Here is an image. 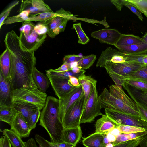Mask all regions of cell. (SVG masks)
<instances>
[{"label":"cell","mask_w":147,"mask_h":147,"mask_svg":"<svg viewBox=\"0 0 147 147\" xmlns=\"http://www.w3.org/2000/svg\"><path fill=\"white\" fill-rule=\"evenodd\" d=\"M11 107L16 113H20L27 123L30 127V118L32 115L39 108L36 105L27 102L14 100L12 102Z\"/></svg>","instance_id":"2e32d148"},{"label":"cell","mask_w":147,"mask_h":147,"mask_svg":"<svg viewBox=\"0 0 147 147\" xmlns=\"http://www.w3.org/2000/svg\"><path fill=\"white\" fill-rule=\"evenodd\" d=\"M41 109H39L36 111L32 114L30 118L31 126L30 127L31 130L35 128L36 126L37 123L40 119Z\"/></svg>","instance_id":"b9f144b4"},{"label":"cell","mask_w":147,"mask_h":147,"mask_svg":"<svg viewBox=\"0 0 147 147\" xmlns=\"http://www.w3.org/2000/svg\"><path fill=\"white\" fill-rule=\"evenodd\" d=\"M107 138L110 143H113L115 140L116 136L109 132L106 134Z\"/></svg>","instance_id":"9f6ffc18"},{"label":"cell","mask_w":147,"mask_h":147,"mask_svg":"<svg viewBox=\"0 0 147 147\" xmlns=\"http://www.w3.org/2000/svg\"><path fill=\"white\" fill-rule=\"evenodd\" d=\"M4 42L10 55L11 66L8 78L11 82L13 91L21 88L37 87L32 77L36 64L34 51L22 48L19 36L13 30L6 33Z\"/></svg>","instance_id":"6da1fadb"},{"label":"cell","mask_w":147,"mask_h":147,"mask_svg":"<svg viewBox=\"0 0 147 147\" xmlns=\"http://www.w3.org/2000/svg\"><path fill=\"white\" fill-rule=\"evenodd\" d=\"M36 147H38V146L37 145Z\"/></svg>","instance_id":"e7e4bbea"},{"label":"cell","mask_w":147,"mask_h":147,"mask_svg":"<svg viewBox=\"0 0 147 147\" xmlns=\"http://www.w3.org/2000/svg\"><path fill=\"white\" fill-rule=\"evenodd\" d=\"M122 34L114 29H103L91 33L92 37L98 39L101 43L115 45Z\"/></svg>","instance_id":"5bb4252c"},{"label":"cell","mask_w":147,"mask_h":147,"mask_svg":"<svg viewBox=\"0 0 147 147\" xmlns=\"http://www.w3.org/2000/svg\"><path fill=\"white\" fill-rule=\"evenodd\" d=\"M126 80H134L147 82V65H144L136 71L124 76L122 79L123 82Z\"/></svg>","instance_id":"4dcf8cb0"},{"label":"cell","mask_w":147,"mask_h":147,"mask_svg":"<svg viewBox=\"0 0 147 147\" xmlns=\"http://www.w3.org/2000/svg\"><path fill=\"white\" fill-rule=\"evenodd\" d=\"M117 128L122 134L135 133L147 131L143 128L132 126L119 125Z\"/></svg>","instance_id":"f35d334b"},{"label":"cell","mask_w":147,"mask_h":147,"mask_svg":"<svg viewBox=\"0 0 147 147\" xmlns=\"http://www.w3.org/2000/svg\"><path fill=\"white\" fill-rule=\"evenodd\" d=\"M36 142L33 138L29 139L26 142V147H36Z\"/></svg>","instance_id":"db71d44e"},{"label":"cell","mask_w":147,"mask_h":147,"mask_svg":"<svg viewBox=\"0 0 147 147\" xmlns=\"http://www.w3.org/2000/svg\"><path fill=\"white\" fill-rule=\"evenodd\" d=\"M122 86L136 103L139 104L147 110V93L131 86L125 82Z\"/></svg>","instance_id":"ffe728a7"},{"label":"cell","mask_w":147,"mask_h":147,"mask_svg":"<svg viewBox=\"0 0 147 147\" xmlns=\"http://www.w3.org/2000/svg\"><path fill=\"white\" fill-rule=\"evenodd\" d=\"M113 145L112 143H109L106 145L105 147H113Z\"/></svg>","instance_id":"be15d7a7"},{"label":"cell","mask_w":147,"mask_h":147,"mask_svg":"<svg viewBox=\"0 0 147 147\" xmlns=\"http://www.w3.org/2000/svg\"><path fill=\"white\" fill-rule=\"evenodd\" d=\"M120 51L127 54H142L147 53V44H134L117 48Z\"/></svg>","instance_id":"f1b7e54d"},{"label":"cell","mask_w":147,"mask_h":147,"mask_svg":"<svg viewBox=\"0 0 147 147\" xmlns=\"http://www.w3.org/2000/svg\"><path fill=\"white\" fill-rule=\"evenodd\" d=\"M105 114L119 125L143 128L147 131V122L141 117L126 114L117 111L105 109Z\"/></svg>","instance_id":"9c48e42d"},{"label":"cell","mask_w":147,"mask_h":147,"mask_svg":"<svg viewBox=\"0 0 147 147\" xmlns=\"http://www.w3.org/2000/svg\"><path fill=\"white\" fill-rule=\"evenodd\" d=\"M10 126L11 129L21 138L29 137L31 131L26 120L19 112L16 113Z\"/></svg>","instance_id":"ac0fdd59"},{"label":"cell","mask_w":147,"mask_h":147,"mask_svg":"<svg viewBox=\"0 0 147 147\" xmlns=\"http://www.w3.org/2000/svg\"><path fill=\"white\" fill-rule=\"evenodd\" d=\"M142 38L144 42L147 44V32L145 33Z\"/></svg>","instance_id":"94428289"},{"label":"cell","mask_w":147,"mask_h":147,"mask_svg":"<svg viewBox=\"0 0 147 147\" xmlns=\"http://www.w3.org/2000/svg\"><path fill=\"white\" fill-rule=\"evenodd\" d=\"M104 134L94 133L83 138L82 144L86 147H105L103 143Z\"/></svg>","instance_id":"d4e9b609"},{"label":"cell","mask_w":147,"mask_h":147,"mask_svg":"<svg viewBox=\"0 0 147 147\" xmlns=\"http://www.w3.org/2000/svg\"><path fill=\"white\" fill-rule=\"evenodd\" d=\"M78 79L84 94V102L82 113L86 104L91 94L92 88L94 85H96L97 81L90 76L86 75L84 74L79 76Z\"/></svg>","instance_id":"44dd1931"},{"label":"cell","mask_w":147,"mask_h":147,"mask_svg":"<svg viewBox=\"0 0 147 147\" xmlns=\"http://www.w3.org/2000/svg\"><path fill=\"white\" fill-rule=\"evenodd\" d=\"M3 134L9 140L12 147H26V142H24L22 138L12 130L5 129Z\"/></svg>","instance_id":"f546056e"},{"label":"cell","mask_w":147,"mask_h":147,"mask_svg":"<svg viewBox=\"0 0 147 147\" xmlns=\"http://www.w3.org/2000/svg\"><path fill=\"white\" fill-rule=\"evenodd\" d=\"M119 125L106 115H103L96 122L95 133L106 134L113 129L117 128Z\"/></svg>","instance_id":"d6986e66"},{"label":"cell","mask_w":147,"mask_h":147,"mask_svg":"<svg viewBox=\"0 0 147 147\" xmlns=\"http://www.w3.org/2000/svg\"><path fill=\"white\" fill-rule=\"evenodd\" d=\"M144 43L142 38L139 36L132 34H122L115 46L117 48L120 47Z\"/></svg>","instance_id":"4316f807"},{"label":"cell","mask_w":147,"mask_h":147,"mask_svg":"<svg viewBox=\"0 0 147 147\" xmlns=\"http://www.w3.org/2000/svg\"><path fill=\"white\" fill-rule=\"evenodd\" d=\"M125 82L143 92L147 93V82L132 80H126Z\"/></svg>","instance_id":"60d3db41"},{"label":"cell","mask_w":147,"mask_h":147,"mask_svg":"<svg viewBox=\"0 0 147 147\" xmlns=\"http://www.w3.org/2000/svg\"><path fill=\"white\" fill-rule=\"evenodd\" d=\"M145 136H142L135 139L128 147H137L144 140Z\"/></svg>","instance_id":"f5cc1de1"},{"label":"cell","mask_w":147,"mask_h":147,"mask_svg":"<svg viewBox=\"0 0 147 147\" xmlns=\"http://www.w3.org/2000/svg\"><path fill=\"white\" fill-rule=\"evenodd\" d=\"M24 11L28 13L30 17L45 12H53L50 7L42 0H22L19 13Z\"/></svg>","instance_id":"30bf717a"},{"label":"cell","mask_w":147,"mask_h":147,"mask_svg":"<svg viewBox=\"0 0 147 147\" xmlns=\"http://www.w3.org/2000/svg\"><path fill=\"white\" fill-rule=\"evenodd\" d=\"M83 93L82 87L81 86L78 88H75L67 94L59 99V115L62 122L65 113Z\"/></svg>","instance_id":"7c38bea8"},{"label":"cell","mask_w":147,"mask_h":147,"mask_svg":"<svg viewBox=\"0 0 147 147\" xmlns=\"http://www.w3.org/2000/svg\"><path fill=\"white\" fill-rule=\"evenodd\" d=\"M125 62L126 60L123 56V52L109 47L102 51L96 66L97 67L102 68L105 63L108 62L119 63Z\"/></svg>","instance_id":"4fadbf2b"},{"label":"cell","mask_w":147,"mask_h":147,"mask_svg":"<svg viewBox=\"0 0 147 147\" xmlns=\"http://www.w3.org/2000/svg\"><path fill=\"white\" fill-rule=\"evenodd\" d=\"M0 147H11L8 139L5 136H1L0 139Z\"/></svg>","instance_id":"c3c4849f"},{"label":"cell","mask_w":147,"mask_h":147,"mask_svg":"<svg viewBox=\"0 0 147 147\" xmlns=\"http://www.w3.org/2000/svg\"><path fill=\"white\" fill-rule=\"evenodd\" d=\"M110 1L115 5L117 10L119 11H121L123 6H124L125 2V0H111Z\"/></svg>","instance_id":"681fc988"},{"label":"cell","mask_w":147,"mask_h":147,"mask_svg":"<svg viewBox=\"0 0 147 147\" xmlns=\"http://www.w3.org/2000/svg\"><path fill=\"white\" fill-rule=\"evenodd\" d=\"M47 97L46 93L40 91L37 87L21 88L12 91V100H20L31 103L41 109L45 106Z\"/></svg>","instance_id":"8992f818"},{"label":"cell","mask_w":147,"mask_h":147,"mask_svg":"<svg viewBox=\"0 0 147 147\" xmlns=\"http://www.w3.org/2000/svg\"><path fill=\"white\" fill-rule=\"evenodd\" d=\"M103 143L105 145V146L110 143L108 139H107L106 134H104Z\"/></svg>","instance_id":"91938a15"},{"label":"cell","mask_w":147,"mask_h":147,"mask_svg":"<svg viewBox=\"0 0 147 147\" xmlns=\"http://www.w3.org/2000/svg\"><path fill=\"white\" fill-rule=\"evenodd\" d=\"M96 86V85H94L92 88L90 96L82 112L80 124L90 123L93 121L96 117L103 115L101 111L102 108Z\"/></svg>","instance_id":"52a82bcc"},{"label":"cell","mask_w":147,"mask_h":147,"mask_svg":"<svg viewBox=\"0 0 147 147\" xmlns=\"http://www.w3.org/2000/svg\"><path fill=\"white\" fill-rule=\"evenodd\" d=\"M139 146V147H147V135L145 136L144 139Z\"/></svg>","instance_id":"680465c9"},{"label":"cell","mask_w":147,"mask_h":147,"mask_svg":"<svg viewBox=\"0 0 147 147\" xmlns=\"http://www.w3.org/2000/svg\"><path fill=\"white\" fill-rule=\"evenodd\" d=\"M123 55L126 59V62L144 65L143 59L147 55V53L142 54H130L123 53Z\"/></svg>","instance_id":"d590c367"},{"label":"cell","mask_w":147,"mask_h":147,"mask_svg":"<svg viewBox=\"0 0 147 147\" xmlns=\"http://www.w3.org/2000/svg\"><path fill=\"white\" fill-rule=\"evenodd\" d=\"M129 3L133 5L147 18V0H126Z\"/></svg>","instance_id":"8d00e7d4"},{"label":"cell","mask_w":147,"mask_h":147,"mask_svg":"<svg viewBox=\"0 0 147 147\" xmlns=\"http://www.w3.org/2000/svg\"><path fill=\"white\" fill-rule=\"evenodd\" d=\"M36 25L32 21L23 22L20 27L19 37L22 48L28 51H35L43 44L47 34L39 33L35 29Z\"/></svg>","instance_id":"277c9868"},{"label":"cell","mask_w":147,"mask_h":147,"mask_svg":"<svg viewBox=\"0 0 147 147\" xmlns=\"http://www.w3.org/2000/svg\"><path fill=\"white\" fill-rule=\"evenodd\" d=\"M47 76L62 77L69 79L70 76H74L78 78L79 76L74 74L71 70L63 72L55 71L54 69H50L46 71Z\"/></svg>","instance_id":"74e56055"},{"label":"cell","mask_w":147,"mask_h":147,"mask_svg":"<svg viewBox=\"0 0 147 147\" xmlns=\"http://www.w3.org/2000/svg\"><path fill=\"white\" fill-rule=\"evenodd\" d=\"M72 28L75 30L77 34L78 38V43L85 45L89 41V38L82 28L81 23L73 24Z\"/></svg>","instance_id":"e575fe53"},{"label":"cell","mask_w":147,"mask_h":147,"mask_svg":"<svg viewBox=\"0 0 147 147\" xmlns=\"http://www.w3.org/2000/svg\"><path fill=\"white\" fill-rule=\"evenodd\" d=\"M82 135L80 126L65 129L63 131L64 142L73 145L75 147L80 140Z\"/></svg>","instance_id":"cb8c5ba5"},{"label":"cell","mask_w":147,"mask_h":147,"mask_svg":"<svg viewBox=\"0 0 147 147\" xmlns=\"http://www.w3.org/2000/svg\"><path fill=\"white\" fill-rule=\"evenodd\" d=\"M73 18L57 16L42 23H44L47 27V34L50 38H53L60 33L64 31L68 21Z\"/></svg>","instance_id":"8fae6325"},{"label":"cell","mask_w":147,"mask_h":147,"mask_svg":"<svg viewBox=\"0 0 147 147\" xmlns=\"http://www.w3.org/2000/svg\"><path fill=\"white\" fill-rule=\"evenodd\" d=\"M32 77L37 88L40 91L45 93L50 83L47 76L39 71L35 67L33 72Z\"/></svg>","instance_id":"603a6c76"},{"label":"cell","mask_w":147,"mask_h":147,"mask_svg":"<svg viewBox=\"0 0 147 147\" xmlns=\"http://www.w3.org/2000/svg\"><path fill=\"white\" fill-rule=\"evenodd\" d=\"M84 102L83 93L63 116L62 122L65 129L77 127L80 126Z\"/></svg>","instance_id":"ba28073f"},{"label":"cell","mask_w":147,"mask_h":147,"mask_svg":"<svg viewBox=\"0 0 147 147\" xmlns=\"http://www.w3.org/2000/svg\"><path fill=\"white\" fill-rule=\"evenodd\" d=\"M146 135L147 131L132 133H121L116 136L115 141L112 143L114 145L123 142L134 140Z\"/></svg>","instance_id":"1f68e13d"},{"label":"cell","mask_w":147,"mask_h":147,"mask_svg":"<svg viewBox=\"0 0 147 147\" xmlns=\"http://www.w3.org/2000/svg\"><path fill=\"white\" fill-rule=\"evenodd\" d=\"M136 104L141 117L147 122V110L139 104Z\"/></svg>","instance_id":"7dc6e473"},{"label":"cell","mask_w":147,"mask_h":147,"mask_svg":"<svg viewBox=\"0 0 147 147\" xmlns=\"http://www.w3.org/2000/svg\"><path fill=\"white\" fill-rule=\"evenodd\" d=\"M143 62L144 64L147 65V55L144 57Z\"/></svg>","instance_id":"6125c7cd"},{"label":"cell","mask_w":147,"mask_h":147,"mask_svg":"<svg viewBox=\"0 0 147 147\" xmlns=\"http://www.w3.org/2000/svg\"><path fill=\"white\" fill-rule=\"evenodd\" d=\"M125 2L124 6L129 9L138 17L141 21H142L143 18L141 14V12L133 5L128 3L126 0H125Z\"/></svg>","instance_id":"f6af8a7d"},{"label":"cell","mask_w":147,"mask_h":147,"mask_svg":"<svg viewBox=\"0 0 147 147\" xmlns=\"http://www.w3.org/2000/svg\"><path fill=\"white\" fill-rule=\"evenodd\" d=\"M144 65L128 62L119 63L108 62L105 63L102 67L105 69L115 84L122 86L124 83L122 80L123 77L134 72Z\"/></svg>","instance_id":"5b68a950"},{"label":"cell","mask_w":147,"mask_h":147,"mask_svg":"<svg viewBox=\"0 0 147 147\" xmlns=\"http://www.w3.org/2000/svg\"><path fill=\"white\" fill-rule=\"evenodd\" d=\"M16 113L11 106L0 105V121L11 125Z\"/></svg>","instance_id":"83f0119b"},{"label":"cell","mask_w":147,"mask_h":147,"mask_svg":"<svg viewBox=\"0 0 147 147\" xmlns=\"http://www.w3.org/2000/svg\"><path fill=\"white\" fill-rule=\"evenodd\" d=\"M99 99L102 108L141 117L136 103L126 94L121 86L112 85L109 91L105 88Z\"/></svg>","instance_id":"3957f363"},{"label":"cell","mask_w":147,"mask_h":147,"mask_svg":"<svg viewBox=\"0 0 147 147\" xmlns=\"http://www.w3.org/2000/svg\"><path fill=\"white\" fill-rule=\"evenodd\" d=\"M12 91L10 80L0 72V105L11 106Z\"/></svg>","instance_id":"e0dca14e"},{"label":"cell","mask_w":147,"mask_h":147,"mask_svg":"<svg viewBox=\"0 0 147 147\" xmlns=\"http://www.w3.org/2000/svg\"><path fill=\"white\" fill-rule=\"evenodd\" d=\"M39 120V125L47 131L51 142L54 143L64 142L65 129L60 117L59 99L52 96L47 97Z\"/></svg>","instance_id":"7a4b0ae2"},{"label":"cell","mask_w":147,"mask_h":147,"mask_svg":"<svg viewBox=\"0 0 147 147\" xmlns=\"http://www.w3.org/2000/svg\"><path fill=\"white\" fill-rule=\"evenodd\" d=\"M96 59V56L93 54L83 56L77 63V67L82 70L88 69L92 65Z\"/></svg>","instance_id":"d6a6232c"},{"label":"cell","mask_w":147,"mask_h":147,"mask_svg":"<svg viewBox=\"0 0 147 147\" xmlns=\"http://www.w3.org/2000/svg\"><path fill=\"white\" fill-rule=\"evenodd\" d=\"M69 81L70 84L73 86L78 88L81 86L78 78L76 77L71 76L69 77Z\"/></svg>","instance_id":"816d5d0a"},{"label":"cell","mask_w":147,"mask_h":147,"mask_svg":"<svg viewBox=\"0 0 147 147\" xmlns=\"http://www.w3.org/2000/svg\"><path fill=\"white\" fill-rule=\"evenodd\" d=\"M110 132L116 136L121 134L118 128H115L113 129Z\"/></svg>","instance_id":"6f0895ef"},{"label":"cell","mask_w":147,"mask_h":147,"mask_svg":"<svg viewBox=\"0 0 147 147\" xmlns=\"http://www.w3.org/2000/svg\"><path fill=\"white\" fill-rule=\"evenodd\" d=\"M29 17L28 13L26 11H24L17 15L7 17L4 21L3 25H8L18 22H25Z\"/></svg>","instance_id":"836d02e7"},{"label":"cell","mask_w":147,"mask_h":147,"mask_svg":"<svg viewBox=\"0 0 147 147\" xmlns=\"http://www.w3.org/2000/svg\"><path fill=\"white\" fill-rule=\"evenodd\" d=\"M47 76L49 79L56 95L59 99L67 94L75 88L70 84L69 79Z\"/></svg>","instance_id":"9a60e30c"},{"label":"cell","mask_w":147,"mask_h":147,"mask_svg":"<svg viewBox=\"0 0 147 147\" xmlns=\"http://www.w3.org/2000/svg\"><path fill=\"white\" fill-rule=\"evenodd\" d=\"M71 64L63 62V64L60 67L54 69V70L56 72H63L71 70Z\"/></svg>","instance_id":"bcb514c9"},{"label":"cell","mask_w":147,"mask_h":147,"mask_svg":"<svg viewBox=\"0 0 147 147\" xmlns=\"http://www.w3.org/2000/svg\"><path fill=\"white\" fill-rule=\"evenodd\" d=\"M20 1L16 0L11 3L1 13L0 15V28L3 25L4 21L8 17L9 13L13 8L18 5Z\"/></svg>","instance_id":"ab89813d"},{"label":"cell","mask_w":147,"mask_h":147,"mask_svg":"<svg viewBox=\"0 0 147 147\" xmlns=\"http://www.w3.org/2000/svg\"><path fill=\"white\" fill-rule=\"evenodd\" d=\"M49 142L54 147H75L73 145L64 142L61 143H54L49 141Z\"/></svg>","instance_id":"f907efd6"},{"label":"cell","mask_w":147,"mask_h":147,"mask_svg":"<svg viewBox=\"0 0 147 147\" xmlns=\"http://www.w3.org/2000/svg\"><path fill=\"white\" fill-rule=\"evenodd\" d=\"M83 56L73 54L65 55L64 57L63 60V62H66L71 64L73 62H78L82 58Z\"/></svg>","instance_id":"ee69618b"},{"label":"cell","mask_w":147,"mask_h":147,"mask_svg":"<svg viewBox=\"0 0 147 147\" xmlns=\"http://www.w3.org/2000/svg\"><path fill=\"white\" fill-rule=\"evenodd\" d=\"M0 66V72L5 78H7L10 74L11 62L9 52L7 48L1 55Z\"/></svg>","instance_id":"484cf974"},{"label":"cell","mask_w":147,"mask_h":147,"mask_svg":"<svg viewBox=\"0 0 147 147\" xmlns=\"http://www.w3.org/2000/svg\"><path fill=\"white\" fill-rule=\"evenodd\" d=\"M59 16L74 18L73 15L70 12L61 8L55 12L53 11L45 12L30 17L26 21H38L42 23L51 18Z\"/></svg>","instance_id":"7402d4cb"},{"label":"cell","mask_w":147,"mask_h":147,"mask_svg":"<svg viewBox=\"0 0 147 147\" xmlns=\"http://www.w3.org/2000/svg\"><path fill=\"white\" fill-rule=\"evenodd\" d=\"M123 142L113 145V147H128L135 140Z\"/></svg>","instance_id":"11a10c76"},{"label":"cell","mask_w":147,"mask_h":147,"mask_svg":"<svg viewBox=\"0 0 147 147\" xmlns=\"http://www.w3.org/2000/svg\"><path fill=\"white\" fill-rule=\"evenodd\" d=\"M35 139L40 147H54L50 143L49 141L38 134L35 135Z\"/></svg>","instance_id":"7bdbcfd3"}]
</instances>
